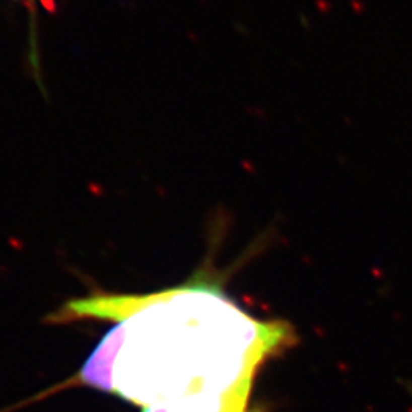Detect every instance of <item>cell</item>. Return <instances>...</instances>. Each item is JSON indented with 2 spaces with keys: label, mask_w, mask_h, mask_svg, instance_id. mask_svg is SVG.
<instances>
[{
  "label": "cell",
  "mask_w": 412,
  "mask_h": 412,
  "mask_svg": "<svg viewBox=\"0 0 412 412\" xmlns=\"http://www.w3.org/2000/svg\"><path fill=\"white\" fill-rule=\"evenodd\" d=\"M14 2H22L26 5H35L37 2H43V0H14Z\"/></svg>",
  "instance_id": "cell-3"
},
{
  "label": "cell",
  "mask_w": 412,
  "mask_h": 412,
  "mask_svg": "<svg viewBox=\"0 0 412 412\" xmlns=\"http://www.w3.org/2000/svg\"><path fill=\"white\" fill-rule=\"evenodd\" d=\"M86 319L115 325L67 385L141 407L253 383L269 357L298 342L290 324L253 318L219 283L200 275L144 295L93 292L46 316L57 325Z\"/></svg>",
  "instance_id": "cell-1"
},
{
  "label": "cell",
  "mask_w": 412,
  "mask_h": 412,
  "mask_svg": "<svg viewBox=\"0 0 412 412\" xmlns=\"http://www.w3.org/2000/svg\"><path fill=\"white\" fill-rule=\"evenodd\" d=\"M252 383L226 392H197L179 400L142 407V412H249Z\"/></svg>",
  "instance_id": "cell-2"
}]
</instances>
